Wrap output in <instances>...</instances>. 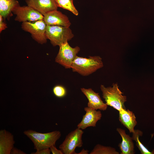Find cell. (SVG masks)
<instances>
[{
  "label": "cell",
  "mask_w": 154,
  "mask_h": 154,
  "mask_svg": "<svg viewBox=\"0 0 154 154\" xmlns=\"http://www.w3.org/2000/svg\"><path fill=\"white\" fill-rule=\"evenodd\" d=\"M23 133L33 142L34 148L37 151L50 148L51 146L55 145L56 141L61 136L60 132L57 130L41 133L32 130H28L24 131Z\"/></svg>",
  "instance_id": "6da1fadb"
},
{
  "label": "cell",
  "mask_w": 154,
  "mask_h": 154,
  "mask_svg": "<svg viewBox=\"0 0 154 154\" xmlns=\"http://www.w3.org/2000/svg\"><path fill=\"white\" fill-rule=\"evenodd\" d=\"M103 66L102 58L99 56H90L88 58L77 56L73 62L71 68L73 72L86 76Z\"/></svg>",
  "instance_id": "7a4b0ae2"
},
{
  "label": "cell",
  "mask_w": 154,
  "mask_h": 154,
  "mask_svg": "<svg viewBox=\"0 0 154 154\" xmlns=\"http://www.w3.org/2000/svg\"><path fill=\"white\" fill-rule=\"evenodd\" d=\"M100 88L103 98L108 106L119 112L123 109H126L124 103L127 101L126 96L123 95L117 84L114 83L112 86L107 87L101 85Z\"/></svg>",
  "instance_id": "3957f363"
},
{
  "label": "cell",
  "mask_w": 154,
  "mask_h": 154,
  "mask_svg": "<svg viewBox=\"0 0 154 154\" xmlns=\"http://www.w3.org/2000/svg\"><path fill=\"white\" fill-rule=\"evenodd\" d=\"M45 35L54 46L70 40L74 37L69 27L56 25H47Z\"/></svg>",
  "instance_id": "277c9868"
},
{
  "label": "cell",
  "mask_w": 154,
  "mask_h": 154,
  "mask_svg": "<svg viewBox=\"0 0 154 154\" xmlns=\"http://www.w3.org/2000/svg\"><path fill=\"white\" fill-rule=\"evenodd\" d=\"M47 25L43 19L33 22L22 23V29L30 33L32 38L39 44H41L47 42L45 32Z\"/></svg>",
  "instance_id": "5b68a950"
},
{
  "label": "cell",
  "mask_w": 154,
  "mask_h": 154,
  "mask_svg": "<svg viewBox=\"0 0 154 154\" xmlns=\"http://www.w3.org/2000/svg\"><path fill=\"white\" fill-rule=\"evenodd\" d=\"M83 133L82 129L77 128L66 136L59 146L63 154H76L75 149L82 147L83 144L82 137Z\"/></svg>",
  "instance_id": "8992f818"
},
{
  "label": "cell",
  "mask_w": 154,
  "mask_h": 154,
  "mask_svg": "<svg viewBox=\"0 0 154 154\" xmlns=\"http://www.w3.org/2000/svg\"><path fill=\"white\" fill-rule=\"evenodd\" d=\"M58 52L55 58V61L66 68H71L72 63L80 51L78 46L71 47L68 42L64 43L59 46Z\"/></svg>",
  "instance_id": "52a82bcc"
},
{
  "label": "cell",
  "mask_w": 154,
  "mask_h": 154,
  "mask_svg": "<svg viewBox=\"0 0 154 154\" xmlns=\"http://www.w3.org/2000/svg\"><path fill=\"white\" fill-rule=\"evenodd\" d=\"M12 13L16 15L15 20L22 23L43 19L44 17L38 11L28 5H20L15 8Z\"/></svg>",
  "instance_id": "ba28073f"
},
{
  "label": "cell",
  "mask_w": 154,
  "mask_h": 154,
  "mask_svg": "<svg viewBox=\"0 0 154 154\" xmlns=\"http://www.w3.org/2000/svg\"><path fill=\"white\" fill-rule=\"evenodd\" d=\"M84 110L86 113L77 125V128L84 130L88 127H96L97 122L102 117L100 111H97L88 106L84 108Z\"/></svg>",
  "instance_id": "9c48e42d"
},
{
  "label": "cell",
  "mask_w": 154,
  "mask_h": 154,
  "mask_svg": "<svg viewBox=\"0 0 154 154\" xmlns=\"http://www.w3.org/2000/svg\"><path fill=\"white\" fill-rule=\"evenodd\" d=\"M43 20L47 25L69 27L71 24L68 17L57 10L46 13L44 16Z\"/></svg>",
  "instance_id": "30bf717a"
},
{
  "label": "cell",
  "mask_w": 154,
  "mask_h": 154,
  "mask_svg": "<svg viewBox=\"0 0 154 154\" xmlns=\"http://www.w3.org/2000/svg\"><path fill=\"white\" fill-rule=\"evenodd\" d=\"M29 7L44 16L46 13L57 10L58 7L55 0H26Z\"/></svg>",
  "instance_id": "8fae6325"
},
{
  "label": "cell",
  "mask_w": 154,
  "mask_h": 154,
  "mask_svg": "<svg viewBox=\"0 0 154 154\" xmlns=\"http://www.w3.org/2000/svg\"><path fill=\"white\" fill-rule=\"evenodd\" d=\"M81 90L88 99V107L96 110H106L108 105L102 100L98 93L95 92L91 88H82Z\"/></svg>",
  "instance_id": "7c38bea8"
},
{
  "label": "cell",
  "mask_w": 154,
  "mask_h": 154,
  "mask_svg": "<svg viewBox=\"0 0 154 154\" xmlns=\"http://www.w3.org/2000/svg\"><path fill=\"white\" fill-rule=\"evenodd\" d=\"M15 141L13 135L5 129L0 131V154H10Z\"/></svg>",
  "instance_id": "4fadbf2b"
},
{
  "label": "cell",
  "mask_w": 154,
  "mask_h": 154,
  "mask_svg": "<svg viewBox=\"0 0 154 154\" xmlns=\"http://www.w3.org/2000/svg\"><path fill=\"white\" fill-rule=\"evenodd\" d=\"M117 131L122 138L121 142L119 144L118 147L121 154H134L135 153L134 146L132 137L127 134L125 130L117 128Z\"/></svg>",
  "instance_id": "5bb4252c"
},
{
  "label": "cell",
  "mask_w": 154,
  "mask_h": 154,
  "mask_svg": "<svg viewBox=\"0 0 154 154\" xmlns=\"http://www.w3.org/2000/svg\"><path fill=\"white\" fill-rule=\"evenodd\" d=\"M119 112L120 122L129 131L130 133L135 132L134 127L137 124L134 114L128 109H123Z\"/></svg>",
  "instance_id": "9a60e30c"
},
{
  "label": "cell",
  "mask_w": 154,
  "mask_h": 154,
  "mask_svg": "<svg viewBox=\"0 0 154 154\" xmlns=\"http://www.w3.org/2000/svg\"><path fill=\"white\" fill-rule=\"evenodd\" d=\"M19 6L17 0H0V15L5 19H8L12 15L13 10Z\"/></svg>",
  "instance_id": "2e32d148"
},
{
  "label": "cell",
  "mask_w": 154,
  "mask_h": 154,
  "mask_svg": "<svg viewBox=\"0 0 154 154\" xmlns=\"http://www.w3.org/2000/svg\"><path fill=\"white\" fill-rule=\"evenodd\" d=\"M90 154H119L116 149L109 146L97 144L90 153Z\"/></svg>",
  "instance_id": "e0dca14e"
},
{
  "label": "cell",
  "mask_w": 154,
  "mask_h": 154,
  "mask_svg": "<svg viewBox=\"0 0 154 154\" xmlns=\"http://www.w3.org/2000/svg\"><path fill=\"white\" fill-rule=\"evenodd\" d=\"M142 132L139 130H135V132L132 133V139L135 141L136 145L142 154H154V151H150L141 143L139 139V137L141 135Z\"/></svg>",
  "instance_id": "ac0fdd59"
},
{
  "label": "cell",
  "mask_w": 154,
  "mask_h": 154,
  "mask_svg": "<svg viewBox=\"0 0 154 154\" xmlns=\"http://www.w3.org/2000/svg\"><path fill=\"white\" fill-rule=\"evenodd\" d=\"M73 0H55L58 7L67 10L77 16L78 12L73 4Z\"/></svg>",
  "instance_id": "d6986e66"
},
{
  "label": "cell",
  "mask_w": 154,
  "mask_h": 154,
  "mask_svg": "<svg viewBox=\"0 0 154 154\" xmlns=\"http://www.w3.org/2000/svg\"><path fill=\"white\" fill-rule=\"evenodd\" d=\"M52 92L54 95L56 97L62 98L65 96L66 93L65 88L61 85H56L54 87Z\"/></svg>",
  "instance_id": "ffe728a7"
},
{
  "label": "cell",
  "mask_w": 154,
  "mask_h": 154,
  "mask_svg": "<svg viewBox=\"0 0 154 154\" xmlns=\"http://www.w3.org/2000/svg\"><path fill=\"white\" fill-rule=\"evenodd\" d=\"M3 17L0 15V33H1L2 31L7 28V27L6 24L3 21Z\"/></svg>",
  "instance_id": "44dd1931"
},
{
  "label": "cell",
  "mask_w": 154,
  "mask_h": 154,
  "mask_svg": "<svg viewBox=\"0 0 154 154\" xmlns=\"http://www.w3.org/2000/svg\"><path fill=\"white\" fill-rule=\"evenodd\" d=\"M50 149L51 152L53 154H63L61 150H58L56 148L55 145L51 146Z\"/></svg>",
  "instance_id": "7402d4cb"
},
{
  "label": "cell",
  "mask_w": 154,
  "mask_h": 154,
  "mask_svg": "<svg viewBox=\"0 0 154 154\" xmlns=\"http://www.w3.org/2000/svg\"><path fill=\"white\" fill-rule=\"evenodd\" d=\"M51 152L50 148L45 149L39 151H37L35 152L31 153V154H50Z\"/></svg>",
  "instance_id": "603a6c76"
},
{
  "label": "cell",
  "mask_w": 154,
  "mask_h": 154,
  "mask_svg": "<svg viewBox=\"0 0 154 154\" xmlns=\"http://www.w3.org/2000/svg\"><path fill=\"white\" fill-rule=\"evenodd\" d=\"M10 154H26V153L19 149H18L17 148L13 147L11 151Z\"/></svg>",
  "instance_id": "cb8c5ba5"
},
{
  "label": "cell",
  "mask_w": 154,
  "mask_h": 154,
  "mask_svg": "<svg viewBox=\"0 0 154 154\" xmlns=\"http://www.w3.org/2000/svg\"><path fill=\"white\" fill-rule=\"evenodd\" d=\"M89 151L87 150H85L83 149L79 153H77L76 154H88Z\"/></svg>",
  "instance_id": "d4e9b609"
}]
</instances>
